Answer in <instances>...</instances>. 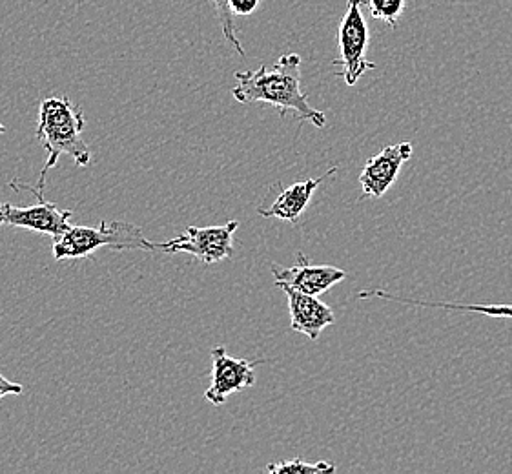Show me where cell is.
<instances>
[{"instance_id": "obj_7", "label": "cell", "mask_w": 512, "mask_h": 474, "mask_svg": "<svg viewBox=\"0 0 512 474\" xmlns=\"http://www.w3.org/2000/svg\"><path fill=\"white\" fill-rule=\"evenodd\" d=\"M210 356H212V383L205 392V398L212 405H223L228 400V396L252 387L256 383V367L263 363V360L232 358L221 345L214 347Z\"/></svg>"}, {"instance_id": "obj_13", "label": "cell", "mask_w": 512, "mask_h": 474, "mask_svg": "<svg viewBox=\"0 0 512 474\" xmlns=\"http://www.w3.org/2000/svg\"><path fill=\"white\" fill-rule=\"evenodd\" d=\"M267 471L274 474H325L336 473V465L327 464V462L308 464L303 458H292L287 462L268 465Z\"/></svg>"}, {"instance_id": "obj_3", "label": "cell", "mask_w": 512, "mask_h": 474, "mask_svg": "<svg viewBox=\"0 0 512 474\" xmlns=\"http://www.w3.org/2000/svg\"><path fill=\"white\" fill-rule=\"evenodd\" d=\"M101 247L121 252H157V243L146 239L141 228L124 221H103L97 228L70 227L61 236L53 237V258L57 261L90 258Z\"/></svg>"}, {"instance_id": "obj_8", "label": "cell", "mask_w": 512, "mask_h": 474, "mask_svg": "<svg viewBox=\"0 0 512 474\" xmlns=\"http://www.w3.org/2000/svg\"><path fill=\"white\" fill-rule=\"evenodd\" d=\"M276 283H287L288 287L305 292L310 296H321L341 281L347 279V272L332 265H312L305 252H297L294 267H281L277 263L270 265Z\"/></svg>"}, {"instance_id": "obj_6", "label": "cell", "mask_w": 512, "mask_h": 474, "mask_svg": "<svg viewBox=\"0 0 512 474\" xmlns=\"http://www.w3.org/2000/svg\"><path fill=\"white\" fill-rule=\"evenodd\" d=\"M239 221H228L223 227H188L181 236L157 245V252H185L205 265H214L234 256V234Z\"/></svg>"}, {"instance_id": "obj_16", "label": "cell", "mask_w": 512, "mask_h": 474, "mask_svg": "<svg viewBox=\"0 0 512 474\" xmlns=\"http://www.w3.org/2000/svg\"><path fill=\"white\" fill-rule=\"evenodd\" d=\"M228 4H230V10H232L234 15L248 17V15H252L259 8L261 0H228Z\"/></svg>"}, {"instance_id": "obj_4", "label": "cell", "mask_w": 512, "mask_h": 474, "mask_svg": "<svg viewBox=\"0 0 512 474\" xmlns=\"http://www.w3.org/2000/svg\"><path fill=\"white\" fill-rule=\"evenodd\" d=\"M367 0H347V11L341 19L338 31V59L334 66H341V77L347 86H354L359 79L374 70L376 64L367 59L369 28L363 15Z\"/></svg>"}, {"instance_id": "obj_1", "label": "cell", "mask_w": 512, "mask_h": 474, "mask_svg": "<svg viewBox=\"0 0 512 474\" xmlns=\"http://www.w3.org/2000/svg\"><path fill=\"white\" fill-rule=\"evenodd\" d=\"M236 81L232 95L239 103H267L281 115L294 112L299 123L325 128L327 115L310 106L307 93L301 90V57L297 53L279 57L272 68L259 66L256 72H237Z\"/></svg>"}, {"instance_id": "obj_2", "label": "cell", "mask_w": 512, "mask_h": 474, "mask_svg": "<svg viewBox=\"0 0 512 474\" xmlns=\"http://www.w3.org/2000/svg\"><path fill=\"white\" fill-rule=\"evenodd\" d=\"M86 126L81 106L73 104L70 97H48L41 103L37 139L46 150L48 159L42 168L39 188L46 185V174L57 165L62 154L70 155L75 165L86 168L92 163L90 148L82 139V130Z\"/></svg>"}, {"instance_id": "obj_15", "label": "cell", "mask_w": 512, "mask_h": 474, "mask_svg": "<svg viewBox=\"0 0 512 474\" xmlns=\"http://www.w3.org/2000/svg\"><path fill=\"white\" fill-rule=\"evenodd\" d=\"M212 2H214V6H216L217 17H219V22H221V28H223V35H225L226 41L232 44V48H234L241 57H245V48H243L241 41L237 39L236 24H234V17H236V15L230 10L228 0H212Z\"/></svg>"}, {"instance_id": "obj_5", "label": "cell", "mask_w": 512, "mask_h": 474, "mask_svg": "<svg viewBox=\"0 0 512 474\" xmlns=\"http://www.w3.org/2000/svg\"><path fill=\"white\" fill-rule=\"evenodd\" d=\"M11 188L26 190L37 197V205L31 207H15L10 203H0V227L28 228L33 232H41L57 237L64 234L70 225L72 210H61L52 201H46L42 190L33 186L21 185L19 181H11Z\"/></svg>"}, {"instance_id": "obj_11", "label": "cell", "mask_w": 512, "mask_h": 474, "mask_svg": "<svg viewBox=\"0 0 512 474\" xmlns=\"http://www.w3.org/2000/svg\"><path fill=\"white\" fill-rule=\"evenodd\" d=\"M336 172H338V166H332L327 174H323L318 179H308L303 183H294V185L288 186L279 194L272 207L261 208L259 214L263 217H277V219L297 225L299 217L303 216V212L307 210L308 203L312 201V196L316 194L319 185L323 181H327L328 177L334 176Z\"/></svg>"}, {"instance_id": "obj_17", "label": "cell", "mask_w": 512, "mask_h": 474, "mask_svg": "<svg viewBox=\"0 0 512 474\" xmlns=\"http://www.w3.org/2000/svg\"><path fill=\"white\" fill-rule=\"evenodd\" d=\"M24 391V387H22L21 383H13L8 380V378H4L2 374H0V400L4 398V396H19Z\"/></svg>"}, {"instance_id": "obj_14", "label": "cell", "mask_w": 512, "mask_h": 474, "mask_svg": "<svg viewBox=\"0 0 512 474\" xmlns=\"http://www.w3.org/2000/svg\"><path fill=\"white\" fill-rule=\"evenodd\" d=\"M367 6L374 19L387 22L390 28H396L405 11V0H367Z\"/></svg>"}, {"instance_id": "obj_10", "label": "cell", "mask_w": 512, "mask_h": 474, "mask_svg": "<svg viewBox=\"0 0 512 474\" xmlns=\"http://www.w3.org/2000/svg\"><path fill=\"white\" fill-rule=\"evenodd\" d=\"M287 294L288 310L292 318V330L305 334L308 340L318 341L321 332L336 323L334 310L323 303L318 296L288 287L287 283H276Z\"/></svg>"}, {"instance_id": "obj_12", "label": "cell", "mask_w": 512, "mask_h": 474, "mask_svg": "<svg viewBox=\"0 0 512 474\" xmlns=\"http://www.w3.org/2000/svg\"><path fill=\"white\" fill-rule=\"evenodd\" d=\"M359 298H379L387 301H396L410 307H427V309L463 310V312H478L487 318H507L512 320V305H463V303H443V301H421V299L400 298L385 290H361Z\"/></svg>"}, {"instance_id": "obj_9", "label": "cell", "mask_w": 512, "mask_h": 474, "mask_svg": "<svg viewBox=\"0 0 512 474\" xmlns=\"http://www.w3.org/2000/svg\"><path fill=\"white\" fill-rule=\"evenodd\" d=\"M414 154V148L409 141H403L400 145L387 146L379 154L370 157L365 163L363 172L359 174V185L363 190V196L379 197L389 192L390 186L396 183L400 176L401 166L409 161Z\"/></svg>"}, {"instance_id": "obj_18", "label": "cell", "mask_w": 512, "mask_h": 474, "mask_svg": "<svg viewBox=\"0 0 512 474\" xmlns=\"http://www.w3.org/2000/svg\"><path fill=\"white\" fill-rule=\"evenodd\" d=\"M6 132V128H4V124L0 123V134H4Z\"/></svg>"}]
</instances>
